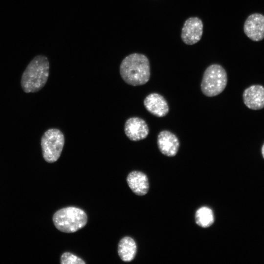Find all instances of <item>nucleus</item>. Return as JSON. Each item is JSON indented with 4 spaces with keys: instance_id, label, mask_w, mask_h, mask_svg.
<instances>
[{
    "instance_id": "obj_9",
    "label": "nucleus",
    "mask_w": 264,
    "mask_h": 264,
    "mask_svg": "<svg viewBox=\"0 0 264 264\" xmlns=\"http://www.w3.org/2000/svg\"><path fill=\"white\" fill-rule=\"evenodd\" d=\"M157 144L160 152L169 157L175 156L179 148L177 136L169 131H162L157 136Z\"/></svg>"
},
{
    "instance_id": "obj_11",
    "label": "nucleus",
    "mask_w": 264,
    "mask_h": 264,
    "mask_svg": "<svg viewBox=\"0 0 264 264\" xmlns=\"http://www.w3.org/2000/svg\"><path fill=\"white\" fill-rule=\"evenodd\" d=\"M144 105L149 112L158 117L165 116L169 110L165 99L157 93H152L147 95L144 100Z\"/></svg>"
},
{
    "instance_id": "obj_1",
    "label": "nucleus",
    "mask_w": 264,
    "mask_h": 264,
    "mask_svg": "<svg viewBox=\"0 0 264 264\" xmlns=\"http://www.w3.org/2000/svg\"><path fill=\"white\" fill-rule=\"evenodd\" d=\"M119 70L122 79L131 86L144 85L150 79L149 61L143 54L134 53L126 56L120 64Z\"/></svg>"
},
{
    "instance_id": "obj_2",
    "label": "nucleus",
    "mask_w": 264,
    "mask_h": 264,
    "mask_svg": "<svg viewBox=\"0 0 264 264\" xmlns=\"http://www.w3.org/2000/svg\"><path fill=\"white\" fill-rule=\"evenodd\" d=\"M49 74V63L47 58L43 55L35 57L23 71L21 85L25 93L36 92L46 84Z\"/></svg>"
},
{
    "instance_id": "obj_5",
    "label": "nucleus",
    "mask_w": 264,
    "mask_h": 264,
    "mask_svg": "<svg viewBox=\"0 0 264 264\" xmlns=\"http://www.w3.org/2000/svg\"><path fill=\"white\" fill-rule=\"evenodd\" d=\"M65 144V136L59 129L51 128L42 136L41 145L43 156L48 163L56 162L60 157Z\"/></svg>"
},
{
    "instance_id": "obj_12",
    "label": "nucleus",
    "mask_w": 264,
    "mask_h": 264,
    "mask_svg": "<svg viewBox=\"0 0 264 264\" xmlns=\"http://www.w3.org/2000/svg\"><path fill=\"white\" fill-rule=\"evenodd\" d=\"M127 182L132 191L138 196H144L149 191L148 178L147 175L142 172H131L127 176Z\"/></svg>"
},
{
    "instance_id": "obj_16",
    "label": "nucleus",
    "mask_w": 264,
    "mask_h": 264,
    "mask_svg": "<svg viewBox=\"0 0 264 264\" xmlns=\"http://www.w3.org/2000/svg\"><path fill=\"white\" fill-rule=\"evenodd\" d=\"M262 155L264 158V144H263L262 147Z\"/></svg>"
},
{
    "instance_id": "obj_7",
    "label": "nucleus",
    "mask_w": 264,
    "mask_h": 264,
    "mask_svg": "<svg viewBox=\"0 0 264 264\" xmlns=\"http://www.w3.org/2000/svg\"><path fill=\"white\" fill-rule=\"evenodd\" d=\"M243 31L251 40L258 42L264 39V15L254 13L246 19Z\"/></svg>"
},
{
    "instance_id": "obj_14",
    "label": "nucleus",
    "mask_w": 264,
    "mask_h": 264,
    "mask_svg": "<svg viewBox=\"0 0 264 264\" xmlns=\"http://www.w3.org/2000/svg\"><path fill=\"white\" fill-rule=\"evenodd\" d=\"M196 223L202 228H207L211 226L214 222V215L213 211L207 206L198 208L195 214Z\"/></svg>"
},
{
    "instance_id": "obj_6",
    "label": "nucleus",
    "mask_w": 264,
    "mask_h": 264,
    "mask_svg": "<svg viewBox=\"0 0 264 264\" xmlns=\"http://www.w3.org/2000/svg\"><path fill=\"white\" fill-rule=\"evenodd\" d=\"M203 25L200 19L197 17L187 19L181 30V38L184 43L193 45L199 42L202 36Z\"/></svg>"
},
{
    "instance_id": "obj_13",
    "label": "nucleus",
    "mask_w": 264,
    "mask_h": 264,
    "mask_svg": "<svg viewBox=\"0 0 264 264\" xmlns=\"http://www.w3.org/2000/svg\"><path fill=\"white\" fill-rule=\"evenodd\" d=\"M136 252V244L132 238L126 236L120 240L118 245V254L123 261L129 262L133 260Z\"/></svg>"
},
{
    "instance_id": "obj_15",
    "label": "nucleus",
    "mask_w": 264,
    "mask_h": 264,
    "mask_svg": "<svg viewBox=\"0 0 264 264\" xmlns=\"http://www.w3.org/2000/svg\"><path fill=\"white\" fill-rule=\"evenodd\" d=\"M61 264H85L86 262L75 255L66 252L64 253L60 259Z\"/></svg>"
},
{
    "instance_id": "obj_10",
    "label": "nucleus",
    "mask_w": 264,
    "mask_h": 264,
    "mask_svg": "<svg viewBox=\"0 0 264 264\" xmlns=\"http://www.w3.org/2000/svg\"><path fill=\"white\" fill-rule=\"evenodd\" d=\"M245 106L250 109L258 110L264 108V87L252 85L246 88L242 94Z\"/></svg>"
},
{
    "instance_id": "obj_8",
    "label": "nucleus",
    "mask_w": 264,
    "mask_h": 264,
    "mask_svg": "<svg viewBox=\"0 0 264 264\" xmlns=\"http://www.w3.org/2000/svg\"><path fill=\"white\" fill-rule=\"evenodd\" d=\"M124 132L129 139L137 141L147 137L149 132V129L147 124L143 119L137 117H132L126 121Z\"/></svg>"
},
{
    "instance_id": "obj_4",
    "label": "nucleus",
    "mask_w": 264,
    "mask_h": 264,
    "mask_svg": "<svg viewBox=\"0 0 264 264\" xmlns=\"http://www.w3.org/2000/svg\"><path fill=\"white\" fill-rule=\"evenodd\" d=\"M227 83V75L225 69L220 65L212 64L204 72L201 90L206 96H215L224 90Z\"/></svg>"
},
{
    "instance_id": "obj_3",
    "label": "nucleus",
    "mask_w": 264,
    "mask_h": 264,
    "mask_svg": "<svg viewBox=\"0 0 264 264\" xmlns=\"http://www.w3.org/2000/svg\"><path fill=\"white\" fill-rule=\"evenodd\" d=\"M53 221L59 231L68 233H74L86 225L88 217L82 209L69 206L57 211L53 215Z\"/></svg>"
}]
</instances>
